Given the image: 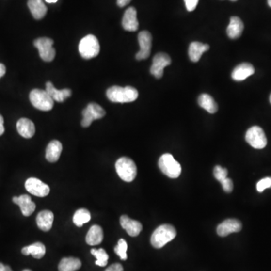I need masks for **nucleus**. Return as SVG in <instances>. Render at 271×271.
<instances>
[{"label":"nucleus","mask_w":271,"mask_h":271,"mask_svg":"<svg viewBox=\"0 0 271 271\" xmlns=\"http://www.w3.org/2000/svg\"><path fill=\"white\" fill-rule=\"evenodd\" d=\"M106 96L112 103H130L138 98L139 93L131 86H112L106 91Z\"/></svg>","instance_id":"nucleus-1"},{"label":"nucleus","mask_w":271,"mask_h":271,"mask_svg":"<svg viewBox=\"0 0 271 271\" xmlns=\"http://www.w3.org/2000/svg\"><path fill=\"white\" fill-rule=\"evenodd\" d=\"M176 236V231L174 226L162 224L155 229L151 237V243L155 249H160L172 241Z\"/></svg>","instance_id":"nucleus-2"},{"label":"nucleus","mask_w":271,"mask_h":271,"mask_svg":"<svg viewBox=\"0 0 271 271\" xmlns=\"http://www.w3.org/2000/svg\"><path fill=\"white\" fill-rule=\"evenodd\" d=\"M115 169L118 176L125 182H132L137 176V166L133 160L127 157H122L117 160Z\"/></svg>","instance_id":"nucleus-3"},{"label":"nucleus","mask_w":271,"mask_h":271,"mask_svg":"<svg viewBox=\"0 0 271 271\" xmlns=\"http://www.w3.org/2000/svg\"><path fill=\"white\" fill-rule=\"evenodd\" d=\"M159 166L163 174L171 179H176L182 173V167L170 154H164L159 159Z\"/></svg>","instance_id":"nucleus-4"},{"label":"nucleus","mask_w":271,"mask_h":271,"mask_svg":"<svg viewBox=\"0 0 271 271\" xmlns=\"http://www.w3.org/2000/svg\"><path fill=\"white\" fill-rule=\"evenodd\" d=\"M99 43L95 35H86L80 42L79 51L81 57L84 59H91L95 58L99 53Z\"/></svg>","instance_id":"nucleus-5"},{"label":"nucleus","mask_w":271,"mask_h":271,"mask_svg":"<svg viewBox=\"0 0 271 271\" xmlns=\"http://www.w3.org/2000/svg\"><path fill=\"white\" fill-rule=\"evenodd\" d=\"M30 99L35 108L42 111H50L54 107V99L44 90H32L30 94Z\"/></svg>","instance_id":"nucleus-6"},{"label":"nucleus","mask_w":271,"mask_h":271,"mask_svg":"<svg viewBox=\"0 0 271 271\" xmlns=\"http://www.w3.org/2000/svg\"><path fill=\"white\" fill-rule=\"evenodd\" d=\"M246 140L249 145L256 149H262L268 143L265 132L258 126L249 128L246 133Z\"/></svg>","instance_id":"nucleus-7"},{"label":"nucleus","mask_w":271,"mask_h":271,"mask_svg":"<svg viewBox=\"0 0 271 271\" xmlns=\"http://www.w3.org/2000/svg\"><path fill=\"white\" fill-rule=\"evenodd\" d=\"M53 44L54 41L49 38H39L34 41V46L39 50L40 58L46 62H51L55 58L56 51Z\"/></svg>","instance_id":"nucleus-8"},{"label":"nucleus","mask_w":271,"mask_h":271,"mask_svg":"<svg viewBox=\"0 0 271 271\" xmlns=\"http://www.w3.org/2000/svg\"><path fill=\"white\" fill-rule=\"evenodd\" d=\"M105 115L106 112L101 106L95 103H89L86 108L82 111L84 118L81 121V126L83 128H88L95 120L100 119L103 118Z\"/></svg>","instance_id":"nucleus-9"},{"label":"nucleus","mask_w":271,"mask_h":271,"mask_svg":"<svg viewBox=\"0 0 271 271\" xmlns=\"http://www.w3.org/2000/svg\"><path fill=\"white\" fill-rule=\"evenodd\" d=\"M138 41L140 46V50L136 55V59L138 60V61L147 59L151 54L152 42V35L148 31H142L139 33Z\"/></svg>","instance_id":"nucleus-10"},{"label":"nucleus","mask_w":271,"mask_h":271,"mask_svg":"<svg viewBox=\"0 0 271 271\" xmlns=\"http://www.w3.org/2000/svg\"><path fill=\"white\" fill-rule=\"evenodd\" d=\"M171 64V58L166 53H159L154 57L152 67L150 69L151 74L157 79H160L163 76V70L166 66Z\"/></svg>","instance_id":"nucleus-11"},{"label":"nucleus","mask_w":271,"mask_h":271,"mask_svg":"<svg viewBox=\"0 0 271 271\" xmlns=\"http://www.w3.org/2000/svg\"><path fill=\"white\" fill-rule=\"evenodd\" d=\"M25 188L27 191L36 197H46L50 192L48 185L36 178H30L27 179L25 182Z\"/></svg>","instance_id":"nucleus-12"},{"label":"nucleus","mask_w":271,"mask_h":271,"mask_svg":"<svg viewBox=\"0 0 271 271\" xmlns=\"http://www.w3.org/2000/svg\"><path fill=\"white\" fill-rule=\"evenodd\" d=\"M242 230V223L238 219H230L224 221L217 227V234L220 237H226L232 233L239 232Z\"/></svg>","instance_id":"nucleus-13"},{"label":"nucleus","mask_w":271,"mask_h":271,"mask_svg":"<svg viewBox=\"0 0 271 271\" xmlns=\"http://www.w3.org/2000/svg\"><path fill=\"white\" fill-rule=\"evenodd\" d=\"M122 27L125 31L130 32H134L138 30L137 10L133 7H130L125 11L122 19Z\"/></svg>","instance_id":"nucleus-14"},{"label":"nucleus","mask_w":271,"mask_h":271,"mask_svg":"<svg viewBox=\"0 0 271 271\" xmlns=\"http://www.w3.org/2000/svg\"><path fill=\"white\" fill-rule=\"evenodd\" d=\"M12 201L20 207V210L24 216H30L35 211V204L32 202L31 197L27 194H23L20 197H14Z\"/></svg>","instance_id":"nucleus-15"},{"label":"nucleus","mask_w":271,"mask_h":271,"mask_svg":"<svg viewBox=\"0 0 271 271\" xmlns=\"http://www.w3.org/2000/svg\"><path fill=\"white\" fill-rule=\"evenodd\" d=\"M121 227L131 237L138 236L143 230V225L138 221L133 220L128 216H122L120 219Z\"/></svg>","instance_id":"nucleus-16"},{"label":"nucleus","mask_w":271,"mask_h":271,"mask_svg":"<svg viewBox=\"0 0 271 271\" xmlns=\"http://www.w3.org/2000/svg\"><path fill=\"white\" fill-rule=\"evenodd\" d=\"M254 73L255 69L251 64L242 63L233 70L231 77L235 81H243Z\"/></svg>","instance_id":"nucleus-17"},{"label":"nucleus","mask_w":271,"mask_h":271,"mask_svg":"<svg viewBox=\"0 0 271 271\" xmlns=\"http://www.w3.org/2000/svg\"><path fill=\"white\" fill-rule=\"evenodd\" d=\"M17 130L21 137L30 139L35 134V125L33 122L28 118H20L17 121Z\"/></svg>","instance_id":"nucleus-18"},{"label":"nucleus","mask_w":271,"mask_h":271,"mask_svg":"<svg viewBox=\"0 0 271 271\" xmlns=\"http://www.w3.org/2000/svg\"><path fill=\"white\" fill-rule=\"evenodd\" d=\"M54 214L50 210H43L38 214L36 223L39 229L43 231H48L52 227L54 222Z\"/></svg>","instance_id":"nucleus-19"},{"label":"nucleus","mask_w":271,"mask_h":271,"mask_svg":"<svg viewBox=\"0 0 271 271\" xmlns=\"http://www.w3.org/2000/svg\"><path fill=\"white\" fill-rule=\"evenodd\" d=\"M209 49L207 44H203L201 42H193L191 43L189 48V56L192 62H197L201 59L204 52Z\"/></svg>","instance_id":"nucleus-20"},{"label":"nucleus","mask_w":271,"mask_h":271,"mask_svg":"<svg viewBox=\"0 0 271 271\" xmlns=\"http://www.w3.org/2000/svg\"><path fill=\"white\" fill-rule=\"evenodd\" d=\"M63 146L61 142L53 140L46 148V158L51 163L58 161L62 152Z\"/></svg>","instance_id":"nucleus-21"},{"label":"nucleus","mask_w":271,"mask_h":271,"mask_svg":"<svg viewBox=\"0 0 271 271\" xmlns=\"http://www.w3.org/2000/svg\"><path fill=\"white\" fill-rule=\"evenodd\" d=\"M244 29V25L242 20L238 17H231L230 24L227 28L228 37L232 39H238L242 35Z\"/></svg>","instance_id":"nucleus-22"},{"label":"nucleus","mask_w":271,"mask_h":271,"mask_svg":"<svg viewBox=\"0 0 271 271\" xmlns=\"http://www.w3.org/2000/svg\"><path fill=\"white\" fill-rule=\"evenodd\" d=\"M46 91L48 93V95L51 96L54 101L59 102V103H62L72 95L70 89H56L52 83L50 81L46 83Z\"/></svg>","instance_id":"nucleus-23"},{"label":"nucleus","mask_w":271,"mask_h":271,"mask_svg":"<svg viewBox=\"0 0 271 271\" xmlns=\"http://www.w3.org/2000/svg\"><path fill=\"white\" fill-rule=\"evenodd\" d=\"M27 5L29 7L32 16L36 20L43 18L47 13V7L42 0H28Z\"/></svg>","instance_id":"nucleus-24"},{"label":"nucleus","mask_w":271,"mask_h":271,"mask_svg":"<svg viewBox=\"0 0 271 271\" xmlns=\"http://www.w3.org/2000/svg\"><path fill=\"white\" fill-rule=\"evenodd\" d=\"M103 239V231L99 225H93L88 231L86 242L90 246H96L101 243Z\"/></svg>","instance_id":"nucleus-25"},{"label":"nucleus","mask_w":271,"mask_h":271,"mask_svg":"<svg viewBox=\"0 0 271 271\" xmlns=\"http://www.w3.org/2000/svg\"><path fill=\"white\" fill-rule=\"evenodd\" d=\"M24 255H32L33 258L36 259H40L42 257H44L46 254V246L42 242H35L31 246H26L21 250Z\"/></svg>","instance_id":"nucleus-26"},{"label":"nucleus","mask_w":271,"mask_h":271,"mask_svg":"<svg viewBox=\"0 0 271 271\" xmlns=\"http://www.w3.org/2000/svg\"><path fill=\"white\" fill-rule=\"evenodd\" d=\"M198 104L209 113L214 114L218 111V105L210 95L203 94L198 98Z\"/></svg>","instance_id":"nucleus-27"},{"label":"nucleus","mask_w":271,"mask_h":271,"mask_svg":"<svg viewBox=\"0 0 271 271\" xmlns=\"http://www.w3.org/2000/svg\"><path fill=\"white\" fill-rule=\"evenodd\" d=\"M81 262L79 258H64L58 265L59 271H76L80 269Z\"/></svg>","instance_id":"nucleus-28"},{"label":"nucleus","mask_w":271,"mask_h":271,"mask_svg":"<svg viewBox=\"0 0 271 271\" xmlns=\"http://www.w3.org/2000/svg\"><path fill=\"white\" fill-rule=\"evenodd\" d=\"M91 216L89 211L86 209H78L73 216V223L78 227H81L91 220Z\"/></svg>","instance_id":"nucleus-29"},{"label":"nucleus","mask_w":271,"mask_h":271,"mask_svg":"<svg viewBox=\"0 0 271 271\" xmlns=\"http://www.w3.org/2000/svg\"><path fill=\"white\" fill-rule=\"evenodd\" d=\"M91 254L96 258L95 264L99 267H105L108 263L109 255L103 249H92L91 251Z\"/></svg>","instance_id":"nucleus-30"},{"label":"nucleus","mask_w":271,"mask_h":271,"mask_svg":"<svg viewBox=\"0 0 271 271\" xmlns=\"http://www.w3.org/2000/svg\"><path fill=\"white\" fill-rule=\"evenodd\" d=\"M114 250H115V253L121 258V260L125 261L128 258V255H127L128 243L125 239H120L118 240V245L115 246Z\"/></svg>","instance_id":"nucleus-31"},{"label":"nucleus","mask_w":271,"mask_h":271,"mask_svg":"<svg viewBox=\"0 0 271 271\" xmlns=\"http://www.w3.org/2000/svg\"><path fill=\"white\" fill-rule=\"evenodd\" d=\"M214 176L217 179L219 182L223 181V179L227 178V169L223 168V167H221V166H216L215 168H214Z\"/></svg>","instance_id":"nucleus-32"},{"label":"nucleus","mask_w":271,"mask_h":271,"mask_svg":"<svg viewBox=\"0 0 271 271\" xmlns=\"http://www.w3.org/2000/svg\"><path fill=\"white\" fill-rule=\"evenodd\" d=\"M257 191L260 193L264 191L265 189H271V177H266L265 179H261L257 183Z\"/></svg>","instance_id":"nucleus-33"},{"label":"nucleus","mask_w":271,"mask_h":271,"mask_svg":"<svg viewBox=\"0 0 271 271\" xmlns=\"http://www.w3.org/2000/svg\"><path fill=\"white\" fill-rule=\"evenodd\" d=\"M220 182L223 185V189L224 191L227 192V193H231L233 189H234V185H233V182L231 179H228L227 177L223 181H221Z\"/></svg>","instance_id":"nucleus-34"},{"label":"nucleus","mask_w":271,"mask_h":271,"mask_svg":"<svg viewBox=\"0 0 271 271\" xmlns=\"http://www.w3.org/2000/svg\"><path fill=\"white\" fill-rule=\"evenodd\" d=\"M184 1L187 10L189 12H193L196 9L199 0H184Z\"/></svg>","instance_id":"nucleus-35"},{"label":"nucleus","mask_w":271,"mask_h":271,"mask_svg":"<svg viewBox=\"0 0 271 271\" xmlns=\"http://www.w3.org/2000/svg\"><path fill=\"white\" fill-rule=\"evenodd\" d=\"M105 271H124V268L121 264L116 263V264H113V265H110Z\"/></svg>","instance_id":"nucleus-36"},{"label":"nucleus","mask_w":271,"mask_h":271,"mask_svg":"<svg viewBox=\"0 0 271 271\" xmlns=\"http://www.w3.org/2000/svg\"><path fill=\"white\" fill-rule=\"evenodd\" d=\"M131 1L132 0H117V5L122 8V7H125V5L130 3Z\"/></svg>","instance_id":"nucleus-37"},{"label":"nucleus","mask_w":271,"mask_h":271,"mask_svg":"<svg viewBox=\"0 0 271 271\" xmlns=\"http://www.w3.org/2000/svg\"><path fill=\"white\" fill-rule=\"evenodd\" d=\"M4 132H5V128H4L3 117L0 115V136H2Z\"/></svg>","instance_id":"nucleus-38"},{"label":"nucleus","mask_w":271,"mask_h":271,"mask_svg":"<svg viewBox=\"0 0 271 271\" xmlns=\"http://www.w3.org/2000/svg\"><path fill=\"white\" fill-rule=\"evenodd\" d=\"M0 271H13L10 267L5 265L2 263H0Z\"/></svg>","instance_id":"nucleus-39"},{"label":"nucleus","mask_w":271,"mask_h":271,"mask_svg":"<svg viewBox=\"0 0 271 271\" xmlns=\"http://www.w3.org/2000/svg\"><path fill=\"white\" fill-rule=\"evenodd\" d=\"M5 72H6V68L5 65L0 64V78H2L5 74Z\"/></svg>","instance_id":"nucleus-40"},{"label":"nucleus","mask_w":271,"mask_h":271,"mask_svg":"<svg viewBox=\"0 0 271 271\" xmlns=\"http://www.w3.org/2000/svg\"><path fill=\"white\" fill-rule=\"evenodd\" d=\"M58 0H46V2L48 3H55L58 2Z\"/></svg>","instance_id":"nucleus-41"},{"label":"nucleus","mask_w":271,"mask_h":271,"mask_svg":"<svg viewBox=\"0 0 271 271\" xmlns=\"http://www.w3.org/2000/svg\"><path fill=\"white\" fill-rule=\"evenodd\" d=\"M268 3L269 6L271 8V0H268Z\"/></svg>","instance_id":"nucleus-42"},{"label":"nucleus","mask_w":271,"mask_h":271,"mask_svg":"<svg viewBox=\"0 0 271 271\" xmlns=\"http://www.w3.org/2000/svg\"><path fill=\"white\" fill-rule=\"evenodd\" d=\"M31 271V270H29V269H26V270H24V271Z\"/></svg>","instance_id":"nucleus-43"},{"label":"nucleus","mask_w":271,"mask_h":271,"mask_svg":"<svg viewBox=\"0 0 271 271\" xmlns=\"http://www.w3.org/2000/svg\"><path fill=\"white\" fill-rule=\"evenodd\" d=\"M270 102H271V96H270Z\"/></svg>","instance_id":"nucleus-44"},{"label":"nucleus","mask_w":271,"mask_h":271,"mask_svg":"<svg viewBox=\"0 0 271 271\" xmlns=\"http://www.w3.org/2000/svg\"><path fill=\"white\" fill-rule=\"evenodd\" d=\"M231 1H233V2H235V1H238V0H231Z\"/></svg>","instance_id":"nucleus-45"}]
</instances>
